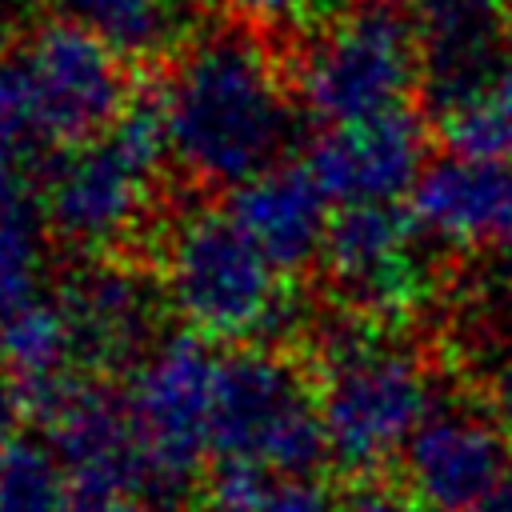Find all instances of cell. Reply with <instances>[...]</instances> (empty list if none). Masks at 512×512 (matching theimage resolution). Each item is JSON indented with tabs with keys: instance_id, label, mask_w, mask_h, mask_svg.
I'll use <instances>...</instances> for the list:
<instances>
[{
	"instance_id": "obj_12",
	"label": "cell",
	"mask_w": 512,
	"mask_h": 512,
	"mask_svg": "<svg viewBox=\"0 0 512 512\" xmlns=\"http://www.w3.org/2000/svg\"><path fill=\"white\" fill-rule=\"evenodd\" d=\"M424 124L400 108L356 124L324 128L308 148V172L336 204H392L412 192L424 164Z\"/></svg>"
},
{
	"instance_id": "obj_8",
	"label": "cell",
	"mask_w": 512,
	"mask_h": 512,
	"mask_svg": "<svg viewBox=\"0 0 512 512\" xmlns=\"http://www.w3.org/2000/svg\"><path fill=\"white\" fill-rule=\"evenodd\" d=\"M420 236L416 216L396 204H348L332 216L320 260L348 316L384 328L424 308L432 272Z\"/></svg>"
},
{
	"instance_id": "obj_24",
	"label": "cell",
	"mask_w": 512,
	"mask_h": 512,
	"mask_svg": "<svg viewBox=\"0 0 512 512\" xmlns=\"http://www.w3.org/2000/svg\"><path fill=\"white\" fill-rule=\"evenodd\" d=\"M468 316H472V332L476 340L484 336L488 352L500 356L504 348H512V272L480 284L468 300Z\"/></svg>"
},
{
	"instance_id": "obj_18",
	"label": "cell",
	"mask_w": 512,
	"mask_h": 512,
	"mask_svg": "<svg viewBox=\"0 0 512 512\" xmlns=\"http://www.w3.org/2000/svg\"><path fill=\"white\" fill-rule=\"evenodd\" d=\"M0 356L8 364L12 384L36 408H44L60 388L80 380L72 368V344L56 296H36L32 304L8 312L0 320Z\"/></svg>"
},
{
	"instance_id": "obj_15",
	"label": "cell",
	"mask_w": 512,
	"mask_h": 512,
	"mask_svg": "<svg viewBox=\"0 0 512 512\" xmlns=\"http://www.w3.org/2000/svg\"><path fill=\"white\" fill-rule=\"evenodd\" d=\"M228 212L284 272H296L308 260H316L324 252V236L332 224L328 196L316 184V176L308 168L288 164H272L268 172L240 184Z\"/></svg>"
},
{
	"instance_id": "obj_1",
	"label": "cell",
	"mask_w": 512,
	"mask_h": 512,
	"mask_svg": "<svg viewBox=\"0 0 512 512\" xmlns=\"http://www.w3.org/2000/svg\"><path fill=\"white\" fill-rule=\"evenodd\" d=\"M296 92L248 24L196 32L156 88L168 156L208 188H240L280 164L296 128Z\"/></svg>"
},
{
	"instance_id": "obj_9",
	"label": "cell",
	"mask_w": 512,
	"mask_h": 512,
	"mask_svg": "<svg viewBox=\"0 0 512 512\" xmlns=\"http://www.w3.org/2000/svg\"><path fill=\"white\" fill-rule=\"evenodd\" d=\"M48 140L80 144L124 116L128 76L120 52L72 20L44 24L16 56Z\"/></svg>"
},
{
	"instance_id": "obj_31",
	"label": "cell",
	"mask_w": 512,
	"mask_h": 512,
	"mask_svg": "<svg viewBox=\"0 0 512 512\" xmlns=\"http://www.w3.org/2000/svg\"><path fill=\"white\" fill-rule=\"evenodd\" d=\"M20 12H24V0H0V44H4V40H8V32L16 28Z\"/></svg>"
},
{
	"instance_id": "obj_23",
	"label": "cell",
	"mask_w": 512,
	"mask_h": 512,
	"mask_svg": "<svg viewBox=\"0 0 512 512\" xmlns=\"http://www.w3.org/2000/svg\"><path fill=\"white\" fill-rule=\"evenodd\" d=\"M44 140L48 136L20 60H0V192L20 188V172Z\"/></svg>"
},
{
	"instance_id": "obj_11",
	"label": "cell",
	"mask_w": 512,
	"mask_h": 512,
	"mask_svg": "<svg viewBox=\"0 0 512 512\" xmlns=\"http://www.w3.org/2000/svg\"><path fill=\"white\" fill-rule=\"evenodd\" d=\"M400 460L404 484L432 512H476L512 476L508 432L468 404L432 408Z\"/></svg>"
},
{
	"instance_id": "obj_30",
	"label": "cell",
	"mask_w": 512,
	"mask_h": 512,
	"mask_svg": "<svg viewBox=\"0 0 512 512\" xmlns=\"http://www.w3.org/2000/svg\"><path fill=\"white\" fill-rule=\"evenodd\" d=\"M476 512H512V476H508V480H504V484H500Z\"/></svg>"
},
{
	"instance_id": "obj_16",
	"label": "cell",
	"mask_w": 512,
	"mask_h": 512,
	"mask_svg": "<svg viewBox=\"0 0 512 512\" xmlns=\"http://www.w3.org/2000/svg\"><path fill=\"white\" fill-rule=\"evenodd\" d=\"M424 44L428 96L468 80L504 48V0H408Z\"/></svg>"
},
{
	"instance_id": "obj_2",
	"label": "cell",
	"mask_w": 512,
	"mask_h": 512,
	"mask_svg": "<svg viewBox=\"0 0 512 512\" xmlns=\"http://www.w3.org/2000/svg\"><path fill=\"white\" fill-rule=\"evenodd\" d=\"M160 288L168 308L204 340H276L300 320L284 268L220 208H188L164 228Z\"/></svg>"
},
{
	"instance_id": "obj_21",
	"label": "cell",
	"mask_w": 512,
	"mask_h": 512,
	"mask_svg": "<svg viewBox=\"0 0 512 512\" xmlns=\"http://www.w3.org/2000/svg\"><path fill=\"white\" fill-rule=\"evenodd\" d=\"M48 220L44 208L28 204L20 188L0 192V320L36 296H44V260H48Z\"/></svg>"
},
{
	"instance_id": "obj_4",
	"label": "cell",
	"mask_w": 512,
	"mask_h": 512,
	"mask_svg": "<svg viewBox=\"0 0 512 512\" xmlns=\"http://www.w3.org/2000/svg\"><path fill=\"white\" fill-rule=\"evenodd\" d=\"M424 80V44L408 4L352 0L328 12L292 64L296 104L324 128L408 108Z\"/></svg>"
},
{
	"instance_id": "obj_29",
	"label": "cell",
	"mask_w": 512,
	"mask_h": 512,
	"mask_svg": "<svg viewBox=\"0 0 512 512\" xmlns=\"http://www.w3.org/2000/svg\"><path fill=\"white\" fill-rule=\"evenodd\" d=\"M12 416H16V396H12L8 380L0 376V448H4V436H8V428H12Z\"/></svg>"
},
{
	"instance_id": "obj_32",
	"label": "cell",
	"mask_w": 512,
	"mask_h": 512,
	"mask_svg": "<svg viewBox=\"0 0 512 512\" xmlns=\"http://www.w3.org/2000/svg\"><path fill=\"white\" fill-rule=\"evenodd\" d=\"M500 248L508 252V260H512V224H508V232H504V240H500Z\"/></svg>"
},
{
	"instance_id": "obj_7",
	"label": "cell",
	"mask_w": 512,
	"mask_h": 512,
	"mask_svg": "<svg viewBox=\"0 0 512 512\" xmlns=\"http://www.w3.org/2000/svg\"><path fill=\"white\" fill-rule=\"evenodd\" d=\"M216 372L220 356L196 332L160 340L132 368L124 404L144 452L148 500H176L212 452Z\"/></svg>"
},
{
	"instance_id": "obj_5",
	"label": "cell",
	"mask_w": 512,
	"mask_h": 512,
	"mask_svg": "<svg viewBox=\"0 0 512 512\" xmlns=\"http://www.w3.org/2000/svg\"><path fill=\"white\" fill-rule=\"evenodd\" d=\"M164 156L168 140L156 108L124 112L100 136L68 144L44 176L48 232L84 260L116 252L148 224Z\"/></svg>"
},
{
	"instance_id": "obj_13",
	"label": "cell",
	"mask_w": 512,
	"mask_h": 512,
	"mask_svg": "<svg viewBox=\"0 0 512 512\" xmlns=\"http://www.w3.org/2000/svg\"><path fill=\"white\" fill-rule=\"evenodd\" d=\"M48 444L84 492L148 500V468L128 404L100 384L72 380L44 408Z\"/></svg>"
},
{
	"instance_id": "obj_27",
	"label": "cell",
	"mask_w": 512,
	"mask_h": 512,
	"mask_svg": "<svg viewBox=\"0 0 512 512\" xmlns=\"http://www.w3.org/2000/svg\"><path fill=\"white\" fill-rule=\"evenodd\" d=\"M488 404H492L496 424L512 440V348H504L500 356H492V368H488Z\"/></svg>"
},
{
	"instance_id": "obj_22",
	"label": "cell",
	"mask_w": 512,
	"mask_h": 512,
	"mask_svg": "<svg viewBox=\"0 0 512 512\" xmlns=\"http://www.w3.org/2000/svg\"><path fill=\"white\" fill-rule=\"evenodd\" d=\"M0 512H72L68 468L52 444L12 440L0 452Z\"/></svg>"
},
{
	"instance_id": "obj_17",
	"label": "cell",
	"mask_w": 512,
	"mask_h": 512,
	"mask_svg": "<svg viewBox=\"0 0 512 512\" xmlns=\"http://www.w3.org/2000/svg\"><path fill=\"white\" fill-rule=\"evenodd\" d=\"M444 144L456 156L512 168V52L432 96Z\"/></svg>"
},
{
	"instance_id": "obj_14",
	"label": "cell",
	"mask_w": 512,
	"mask_h": 512,
	"mask_svg": "<svg viewBox=\"0 0 512 512\" xmlns=\"http://www.w3.org/2000/svg\"><path fill=\"white\" fill-rule=\"evenodd\" d=\"M412 196V216L424 236L476 248V244H496L504 240L512 224V168L492 164V160H472V156H444L432 160Z\"/></svg>"
},
{
	"instance_id": "obj_10",
	"label": "cell",
	"mask_w": 512,
	"mask_h": 512,
	"mask_svg": "<svg viewBox=\"0 0 512 512\" xmlns=\"http://www.w3.org/2000/svg\"><path fill=\"white\" fill-rule=\"evenodd\" d=\"M160 280H148L132 264L96 256L80 264L56 292V308L68 328L72 360L88 372L136 368L160 340L164 312Z\"/></svg>"
},
{
	"instance_id": "obj_19",
	"label": "cell",
	"mask_w": 512,
	"mask_h": 512,
	"mask_svg": "<svg viewBox=\"0 0 512 512\" xmlns=\"http://www.w3.org/2000/svg\"><path fill=\"white\" fill-rule=\"evenodd\" d=\"M200 512H336L316 472L224 464L200 496Z\"/></svg>"
},
{
	"instance_id": "obj_26",
	"label": "cell",
	"mask_w": 512,
	"mask_h": 512,
	"mask_svg": "<svg viewBox=\"0 0 512 512\" xmlns=\"http://www.w3.org/2000/svg\"><path fill=\"white\" fill-rule=\"evenodd\" d=\"M336 512H432L408 484H392V480H360L340 504Z\"/></svg>"
},
{
	"instance_id": "obj_6",
	"label": "cell",
	"mask_w": 512,
	"mask_h": 512,
	"mask_svg": "<svg viewBox=\"0 0 512 512\" xmlns=\"http://www.w3.org/2000/svg\"><path fill=\"white\" fill-rule=\"evenodd\" d=\"M212 452L224 456V464L316 472L328 456L316 384L268 348L220 356Z\"/></svg>"
},
{
	"instance_id": "obj_20",
	"label": "cell",
	"mask_w": 512,
	"mask_h": 512,
	"mask_svg": "<svg viewBox=\"0 0 512 512\" xmlns=\"http://www.w3.org/2000/svg\"><path fill=\"white\" fill-rule=\"evenodd\" d=\"M60 20H72L112 44L120 56L164 48L184 24V0H52Z\"/></svg>"
},
{
	"instance_id": "obj_3",
	"label": "cell",
	"mask_w": 512,
	"mask_h": 512,
	"mask_svg": "<svg viewBox=\"0 0 512 512\" xmlns=\"http://www.w3.org/2000/svg\"><path fill=\"white\" fill-rule=\"evenodd\" d=\"M316 364L324 440L340 468L372 472L388 464L436 408L424 360L360 316L324 328Z\"/></svg>"
},
{
	"instance_id": "obj_28",
	"label": "cell",
	"mask_w": 512,
	"mask_h": 512,
	"mask_svg": "<svg viewBox=\"0 0 512 512\" xmlns=\"http://www.w3.org/2000/svg\"><path fill=\"white\" fill-rule=\"evenodd\" d=\"M72 512H144L140 500L132 496H104V492H88L84 500L72 504Z\"/></svg>"
},
{
	"instance_id": "obj_25",
	"label": "cell",
	"mask_w": 512,
	"mask_h": 512,
	"mask_svg": "<svg viewBox=\"0 0 512 512\" xmlns=\"http://www.w3.org/2000/svg\"><path fill=\"white\" fill-rule=\"evenodd\" d=\"M232 8V16L248 28H272V32H288L300 28L308 20L328 16L332 0H224Z\"/></svg>"
}]
</instances>
